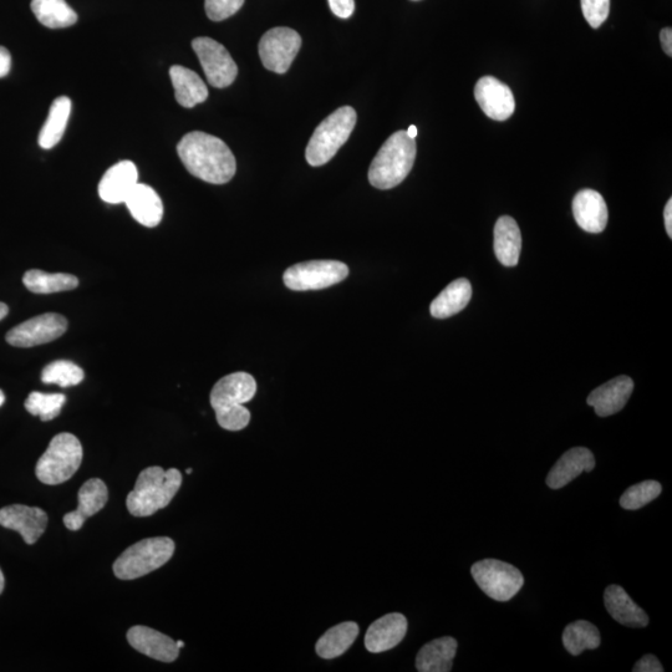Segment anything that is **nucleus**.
<instances>
[{"label": "nucleus", "instance_id": "nucleus-1", "mask_svg": "<svg viewBox=\"0 0 672 672\" xmlns=\"http://www.w3.org/2000/svg\"><path fill=\"white\" fill-rule=\"evenodd\" d=\"M178 156L192 176L223 185L236 175L237 164L231 149L206 132H190L177 145Z\"/></svg>", "mask_w": 672, "mask_h": 672}, {"label": "nucleus", "instance_id": "nucleus-2", "mask_svg": "<svg viewBox=\"0 0 672 672\" xmlns=\"http://www.w3.org/2000/svg\"><path fill=\"white\" fill-rule=\"evenodd\" d=\"M256 392V380L247 373L224 376L213 386L211 405L222 429L228 431L246 429L251 421V412L244 407V404L251 401Z\"/></svg>", "mask_w": 672, "mask_h": 672}, {"label": "nucleus", "instance_id": "nucleus-3", "mask_svg": "<svg viewBox=\"0 0 672 672\" xmlns=\"http://www.w3.org/2000/svg\"><path fill=\"white\" fill-rule=\"evenodd\" d=\"M181 485L182 473L177 468H146L137 478L134 490L127 496V509L134 517H150L171 503Z\"/></svg>", "mask_w": 672, "mask_h": 672}, {"label": "nucleus", "instance_id": "nucleus-4", "mask_svg": "<svg viewBox=\"0 0 672 672\" xmlns=\"http://www.w3.org/2000/svg\"><path fill=\"white\" fill-rule=\"evenodd\" d=\"M416 160V142L406 131H397L386 140L371 162L369 181L379 190L399 186L409 175Z\"/></svg>", "mask_w": 672, "mask_h": 672}, {"label": "nucleus", "instance_id": "nucleus-5", "mask_svg": "<svg viewBox=\"0 0 672 672\" xmlns=\"http://www.w3.org/2000/svg\"><path fill=\"white\" fill-rule=\"evenodd\" d=\"M356 112L350 106H344L329 115L314 131L305 151V159L313 167L328 164L349 140L356 125Z\"/></svg>", "mask_w": 672, "mask_h": 672}, {"label": "nucleus", "instance_id": "nucleus-6", "mask_svg": "<svg viewBox=\"0 0 672 672\" xmlns=\"http://www.w3.org/2000/svg\"><path fill=\"white\" fill-rule=\"evenodd\" d=\"M175 542L168 537L147 538L126 549L114 563V574L121 580L145 577L165 565L175 553Z\"/></svg>", "mask_w": 672, "mask_h": 672}, {"label": "nucleus", "instance_id": "nucleus-7", "mask_svg": "<svg viewBox=\"0 0 672 672\" xmlns=\"http://www.w3.org/2000/svg\"><path fill=\"white\" fill-rule=\"evenodd\" d=\"M83 456L78 437L68 432L56 435L35 467L38 480L49 486L69 481L78 472Z\"/></svg>", "mask_w": 672, "mask_h": 672}, {"label": "nucleus", "instance_id": "nucleus-8", "mask_svg": "<svg viewBox=\"0 0 672 672\" xmlns=\"http://www.w3.org/2000/svg\"><path fill=\"white\" fill-rule=\"evenodd\" d=\"M471 574L482 592L497 602H508L524 584L523 574L516 567L497 559L473 564Z\"/></svg>", "mask_w": 672, "mask_h": 672}, {"label": "nucleus", "instance_id": "nucleus-9", "mask_svg": "<svg viewBox=\"0 0 672 672\" xmlns=\"http://www.w3.org/2000/svg\"><path fill=\"white\" fill-rule=\"evenodd\" d=\"M349 268L338 261H312L295 264L284 273V284L297 292L319 290L343 282Z\"/></svg>", "mask_w": 672, "mask_h": 672}, {"label": "nucleus", "instance_id": "nucleus-10", "mask_svg": "<svg viewBox=\"0 0 672 672\" xmlns=\"http://www.w3.org/2000/svg\"><path fill=\"white\" fill-rule=\"evenodd\" d=\"M302 47V38L290 28H273L259 42V55L266 68L273 73L284 74L292 65Z\"/></svg>", "mask_w": 672, "mask_h": 672}, {"label": "nucleus", "instance_id": "nucleus-11", "mask_svg": "<svg viewBox=\"0 0 672 672\" xmlns=\"http://www.w3.org/2000/svg\"><path fill=\"white\" fill-rule=\"evenodd\" d=\"M192 48L201 61L208 83L213 88L223 89L232 85L238 75L236 61L222 44L211 38H196Z\"/></svg>", "mask_w": 672, "mask_h": 672}, {"label": "nucleus", "instance_id": "nucleus-12", "mask_svg": "<svg viewBox=\"0 0 672 672\" xmlns=\"http://www.w3.org/2000/svg\"><path fill=\"white\" fill-rule=\"evenodd\" d=\"M68 330V320L63 315L48 313L38 315L9 330L5 339L15 348H33L52 343Z\"/></svg>", "mask_w": 672, "mask_h": 672}, {"label": "nucleus", "instance_id": "nucleus-13", "mask_svg": "<svg viewBox=\"0 0 672 672\" xmlns=\"http://www.w3.org/2000/svg\"><path fill=\"white\" fill-rule=\"evenodd\" d=\"M0 526L20 533L24 542L35 544L48 526V514L42 508L13 504L0 509Z\"/></svg>", "mask_w": 672, "mask_h": 672}, {"label": "nucleus", "instance_id": "nucleus-14", "mask_svg": "<svg viewBox=\"0 0 672 672\" xmlns=\"http://www.w3.org/2000/svg\"><path fill=\"white\" fill-rule=\"evenodd\" d=\"M475 98L482 111L492 120L506 121L516 110L512 90L492 76L478 80Z\"/></svg>", "mask_w": 672, "mask_h": 672}, {"label": "nucleus", "instance_id": "nucleus-15", "mask_svg": "<svg viewBox=\"0 0 672 672\" xmlns=\"http://www.w3.org/2000/svg\"><path fill=\"white\" fill-rule=\"evenodd\" d=\"M130 645L139 653L162 663H173L180 654L175 640L160 631L137 625L127 633Z\"/></svg>", "mask_w": 672, "mask_h": 672}, {"label": "nucleus", "instance_id": "nucleus-16", "mask_svg": "<svg viewBox=\"0 0 672 672\" xmlns=\"http://www.w3.org/2000/svg\"><path fill=\"white\" fill-rule=\"evenodd\" d=\"M407 633V619L400 613L383 616L370 625L365 635V646L370 653L380 654L396 648Z\"/></svg>", "mask_w": 672, "mask_h": 672}, {"label": "nucleus", "instance_id": "nucleus-17", "mask_svg": "<svg viewBox=\"0 0 672 672\" xmlns=\"http://www.w3.org/2000/svg\"><path fill=\"white\" fill-rule=\"evenodd\" d=\"M139 180V171L134 162L121 161L105 172L99 183L101 200L110 205L125 203L127 196L134 190Z\"/></svg>", "mask_w": 672, "mask_h": 672}, {"label": "nucleus", "instance_id": "nucleus-18", "mask_svg": "<svg viewBox=\"0 0 672 672\" xmlns=\"http://www.w3.org/2000/svg\"><path fill=\"white\" fill-rule=\"evenodd\" d=\"M633 391L634 381L629 376H618L595 389L588 396L587 402L594 407L595 414L608 417L624 409Z\"/></svg>", "mask_w": 672, "mask_h": 672}, {"label": "nucleus", "instance_id": "nucleus-19", "mask_svg": "<svg viewBox=\"0 0 672 672\" xmlns=\"http://www.w3.org/2000/svg\"><path fill=\"white\" fill-rule=\"evenodd\" d=\"M78 498V508L65 514L63 518L66 528L70 531H79L86 519L95 516L106 506L109 500L108 487L100 478H91L81 486Z\"/></svg>", "mask_w": 672, "mask_h": 672}, {"label": "nucleus", "instance_id": "nucleus-20", "mask_svg": "<svg viewBox=\"0 0 672 672\" xmlns=\"http://www.w3.org/2000/svg\"><path fill=\"white\" fill-rule=\"evenodd\" d=\"M573 215L578 226L588 233H602L609 220L607 203L594 190H583L575 195Z\"/></svg>", "mask_w": 672, "mask_h": 672}, {"label": "nucleus", "instance_id": "nucleus-21", "mask_svg": "<svg viewBox=\"0 0 672 672\" xmlns=\"http://www.w3.org/2000/svg\"><path fill=\"white\" fill-rule=\"evenodd\" d=\"M595 468L593 452L585 447H574L564 453L547 476V485L552 490L567 486L583 472H592Z\"/></svg>", "mask_w": 672, "mask_h": 672}, {"label": "nucleus", "instance_id": "nucleus-22", "mask_svg": "<svg viewBox=\"0 0 672 672\" xmlns=\"http://www.w3.org/2000/svg\"><path fill=\"white\" fill-rule=\"evenodd\" d=\"M125 205L132 217L142 226L154 228L159 226L164 217V203L154 188L137 183L134 190L127 196Z\"/></svg>", "mask_w": 672, "mask_h": 672}, {"label": "nucleus", "instance_id": "nucleus-23", "mask_svg": "<svg viewBox=\"0 0 672 672\" xmlns=\"http://www.w3.org/2000/svg\"><path fill=\"white\" fill-rule=\"evenodd\" d=\"M605 608L612 618L628 628H645L649 616L635 604L620 585H610L604 593Z\"/></svg>", "mask_w": 672, "mask_h": 672}, {"label": "nucleus", "instance_id": "nucleus-24", "mask_svg": "<svg viewBox=\"0 0 672 672\" xmlns=\"http://www.w3.org/2000/svg\"><path fill=\"white\" fill-rule=\"evenodd\" d=\"M457 641L451 636L430 641L422 646L416 658V669L420 672H448L452 670L457 654Z\"/></svg>", "mask_w": 672, "mask_h": 672}, {"label": "nucleus", "instance_id": "nucleus-25", "mask_svg": "<svg viewBox=\"0 0 672 672\" xmlns=\"http://www.w3.org/2000/svg\"><path fill=\"white\" fill-rule=\"evenodd\" d=\"M170 78L177 103L183 108L191 109L196 105L205 103L208 99V89L205 81L195 71L173 65L170 69Z\"/></svg>", "mask_w": 672, "mask_h": 672}, {"label": "nucleus", "instance_id": "nucleus-26", "mask_svg": "<svg viewBox=\"0 0 672 672\" xmlns=\"http://www.w3.org/2000/svg\"><path fill=\"white\" fill-rule=\"evenodd\" d=\"M522 236L516 221L503 216L495 227V253L504 267H516L521 256Z\"/></svg>", "mask_w": 672, "mask_h": 672}, {"label": "nucleus", "instance_id": "nucleus-27", "mask_svg": "<svg viewBox=\"0 0 672 672\" xmlns=\"http://www.w3.org/2000/svg\"><path fill=\"white\" fill-rule=\"evenodd\" d=\"M472 297L471 283L465 278H460L448 284L437 295L431 304L430 312L436 319H446L460 313L470 303Z\"/></svg>", "mask_w": 672, "mask_h": 672}, {"label": "nucleus", "instance_id": "nucleus-28", "mask_svg": "<svg viewBox=\"0 0 672 672\" xmlns=\"http://www.w3.org/2000/svg\"><path fill=\"white\" fill-rule=\"evenodd\" d=\"M359 635V625L346 621L329 629L315 645V651L322 659L332 660L346 653Z\"/></svg>", "mask_w": 672, "mask_h": 672}, {"label": "nucleus", "instance_id": "nucleus-29", "mask_svg": "<svg viewBox=\"0 0 672 672\" xmlns=\"http://www.w3.org/2000/svg\"><path fill=\"white\" fill-rule=\"evenodd\" d=\"M71 112V101L66 96L56 99L50 108L49 116L39 134V146L50 150L63 139Z\"/></svg>", "mask_w": 672, "mask_h": 672}, {"label": "nucleus", "instance_id": "nucleus-30", "mask_svg": "<svg viewBox=\"0 0 672 672\" xmlns=\"http://www.w3.org/2000/svg\"><path fill=\"white\" fill-rule=\"evenodd\" d=\"M23 283L32 293L53 294L78 288L79 279L71 274L47 273L32 269L24 274Z\"/></svg>", "mask_w": 672, "mask_h": 672}, {"label": "nucleus", "instance_id": "nucleus-31", "mask_svg": "<svg viewBox=\"0 0 672 672\" xmlns=\"http://www.w3.org/2000/svg\"><path fill=\"white\" fill-rule=\"evenodd\" d=\"M32 10L39 22L50 29L68 28L78 22V14L65 0H32Z\"/></svg>", "mask_w": 672, "mask_h": 672}, {"label": "nucleus", "instance_id": "nucleus-32", "mask_svg": "<svg viewBox=\"0 0 672 672\" xmlns=\"http://www.w3.org/2000/svg\"><path fill=\"white\" fill-rule=\"evenodd\" d=\"M563 645L569 654L578 656L584 650H595L600 646V633L589 621L578 620L567 625L563 633Z\"/></svg>", "mask_w": 672, "mask_h": 672}, {"label": "nucleus", "instance_id": "nucleus-33", "mask_svg": "<svg viewBox=\"0 0 672 672\" xmlns=\"http://www.w3.org/2000/svg\"><path fill=\"white\" fill-rule=\"evenodd\" d=\"M85 378L84 370L69 360H56L43 369L42 381L44 384L59 385L60 388H70L81 383Z\"/></svg>", "mask_w": 672, "mask_h": 672}, {"label": "nucleus", "instance_id": "nucleus-34", "mask_svg": "<svg viewBox=\"0 0 672 672\" xmlns=\"http://www.w3.org/2000/svg\"><path fill=\"white\" fill-rule=\"evenodd\" d=\"M66 402L63 394H44L34 391L25 401V409L34 416H39L42 421H52L60 415L61 409Z\"/></svg>", "mask_w": 672, "mask_h": 672}, {"label": "nucleus", "instance_id": "nucleus-35", "mask_svg": "<svg viewBox=\"0 0 672 672\" xmlns=\"http://www.w3.org/2000/svg\"><path fill=\"white\" fill-rule=\"evenodd\" d=\"M663 487L658 481H644L628 488L620 498V506L629 511L643 508L661 495Z\"/></svg>", "mask_w": 672, "mask_h": 672}, {"label": "nucleus", "instance_id": "nucleus-36", "mask_svg": "<svg viewBox=\"0 0 672 672\" xmlns=\"http://www.w3.org/2000/svg\"><path fill=\"white\" fill-rule=\"evenodd\" d=\"M585 20L590 27H602L610 13V0H580Z\"/></svg>", "mask_w": 672, "mask_h": 672}, {"label": "nucleus", "instance_id": "nucleus-37", "mask_svg": "<svg viewBox=\"0 0 672 672\" xmlns=\"http://www.w3.org/2000/svg\"><path fill=\"white\" fill-rule=\"evenodd\" d=\"M243 4L244 0H206L205 8L208 18L213 22H222L236 14Z\"/></svg>", "mask_w": 672, "mask_h": 672}, {"label": "nucleus", "instance_id": "nucleus-38", "mask_svg": "<svg viewBox=\"0 0 672 672\" xmlns=\"http://www.w3.org/2000/svg\"><path fill=\"white\" fill-rule=\"evenodd\" d=\"M330 9L341 19H348L355 10L354 0H329Z\"/></svg>", "mask_w": 672, "mask_h": 672}, {"label": "nucleus", "instance_id": "nucleus-39", "mask_svg": "<svg viewBox=\"0 0 672 672\" xmlns=\"http://www.w3.org/2000/svg\"><path fill=\"white\" fill-rule=\"evenodd\" d=\"M634 672H663L664 668L658 658L654 655H645L643 659L635 664Z\"/></svg>", "mask_w": 672, "mask_h": 672}, {"label": "nucleus", "instance_id": "nucleus-40", "mask_svg": "<svg viewBox=\"0 0 672 672\" xmlns=\"http://www.w3.org/2000/svg\"><path fill=\"white\" fill-rule=\"evenodd\" d=\"M10 68H12V56H10L8 49L0 47V78L7 76Z\"/></svg>", "mask_w": 672, "mask_h": 672}, {"label": "nucleus", "instance_id": "nucleus-41", "mask_svg": "<svg viewBox=\"0 0 672 672\" xmlns=\"http://www.w3.org/2000/svg\"><path fill=\"white\" fill-rule=\"evenodd\" d=\"M661 44H663L664 52L672 56V29L665 28L660 33Z\"/></svg>", "mask_w": 672, "mask_h": 672}, {"label": "nucleus", "instance_id": "nucleus-42", "mask_svg": "<svg viewBox=\"0 0 672 672\" xmlns=\"http://www.w3.org/2000/svg\"><path fill=\"white\" fill-rule=\"evenodd\" d=\"M665 228L668 232L669 237L672 238V200L670 198L669 202L666 203L665 212H664Z\"/></svg>", "mask_w": 672, "mask_h": 672}, {"label": "nucleus", "instance_id": "nucleus-43", "mask_svg": "<svg viewBox=\"0 0 672 672\" xmlns=\"http://www.w3.org/2000/svg\"><path fill=\"white\" fill-rule=\"evenodd\" d=\"M8 313H9L8 305L0 303V320H3L5 317H7Z\"/></svg>", "mask_w": 672, "mask_h": 672}, {"label": "nucleus", "instance_id": "nucleus-44", "mask_svg": "<svg viewBox=\"0 0 672 672\" xmlns=\"http://www.w3.org/2000/svg\"><path fill=\"white\" fill-rule=\"evenodd\" d=\"M406 132H407V135H409L410 139H414V140H415V139H416V136H417V132H419V131H417V127H416V126L411 125V126L409 127V130H407Z\"/></svg>", "mask_w": 672, "mask_h": 672}, {"label": "nucleus", "instance_id": "nucleus-45", "mask_svg": "<svg viewBox=\"0 0 672 672\" xmlns=\"http://www.w3.org/2000/svg\"><path fill=\"white\" fill-rule=\"evenodd\" d=\"M4 587H5V578L2 569H0V594L3 593Z\"/></svg>", "mask_w": 672, "mask_h": 672}, {"label": "nucleus", "instance_id": "nucleus-46", "mask_svg": "<svg viewBox=\"0 0 672 672\" xmlns=\"http://www.w3.org/2000/svg\"><path fill=\"white\" fill-rule=\"evenodd\" d=\"M4 401H5L4 392L2 390H0V406H2L4 404Z\"/></svg>", "mask_w": 672, "mask_h": 672}, {"label": "nucleus", "instance_id": "nucleus-47", "mask_svg": "<svg viewBox=\"0 0 672 672\" xmlns=\"http://www.w3.org/2000/svg\"><path fill=\"white\" fill-rule=\"evenodd\" d=\"M176 644H177V646H178V649L185 648V643H183L182 640H178V641H176Z\"/></svg>", "mask_w": 672, "mask_h": 672}, {"label": "nucleus", "instance_id": "nucleus-48", "mask_svg": "<svg viewBox=\"0 0 672 672\" xmlns=\"http://www.w3.org/2000/svg\"><path fill=\"white\" fill-rule=\"evenodd\" d=\"M186 473H187V475H191V473H192V468H188V470H186Z\"/></svg>", "mask_w": 672, "mask_h": 672}, {"label": "nucleus", "instance_id": "nucleus-49", "mask_svg": "<svg viewBox=\"0 0 672 672\" xmlns=\"http://www.w3.org/2000/svg\"><path fill=\"white\" fill-rule=\"evenodd\" d=\"M414 2H419V0H414Z\"/></svg>", "mask_w": 672, "mask_h": 672}]
</instances>
